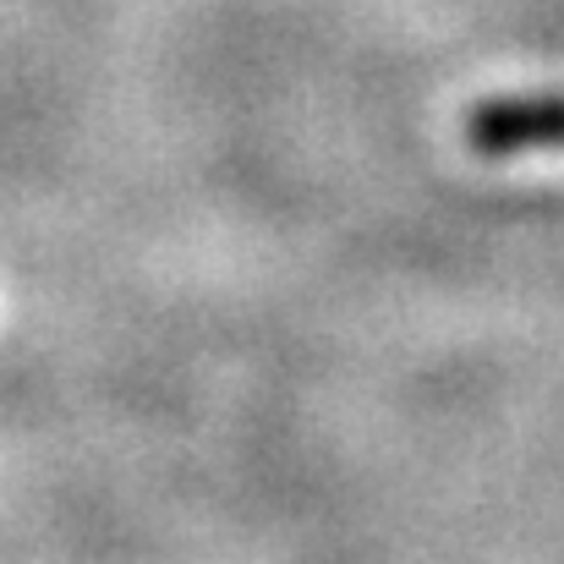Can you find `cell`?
I'll return each mask as SVG.
<instances>
[{
  "label": "cell",
  "mask_w": 564,
  "mask_h": 564,
  "mask_svg": "<svg viewBox=\"0 0 564 564\" xmlns=\"http://www.w3.org/2000/svg\"><path fill=\"white\" fill-rule=\"evenodd\" d=\"M466 149L482 160H521L564 149V88L494 94L466 110Z\"/></svg>",
  "instance_id": "obj_1"
}]
</instances>
